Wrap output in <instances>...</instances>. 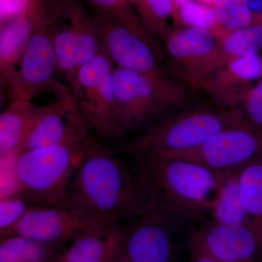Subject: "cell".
Returning a JSON list of instances; mask_svg holds the SVG:
<instances>
[{
    "instance_id": "obj_15",
    "label": "cell",
    "mask_w": 262,
    "mask_h": 262,
    "mask_svg": "<svg viewBox=\"0 0 262 262\" xmlns=\"http://www.w3.org/2000/svg\"><path fill=\"white\" fill-rule=\"evenodd\" d=\"M262 78V57L259 53L243 57L213 72L201 82L203 90L215 106L238 108L246 91Z\"/></svg>"
},
{
    "instance_id": "obj_12",
    "label": "cell",
    "mask_w": 262,
    "mask_h": 262,
    "mask_svg": "<svg viewBox=\"0 0 262 262\" xmlns=\"http://www.w3.org/2000/svg\"><path fill=\"white\" fill-rule=\"evenodd\" d=\"M178 222L147 207L131 228L126 229L122 249L126 261L171 262L174 227Z\"/></svg>"
},
{
    "instance_id": "obj_27",
    "label": "cell",
    "mask_w": 262,
    "mask_h": 262,
    "mask_svg": "<svg viewBox=\"0 0 262 262\" xmlns=\"http://www.w3.org/2000/svg\"><path fill=\"white\" fill-rule=\"evenodd\" d=\"M173 18L183 27L208 29L215 32L219 37L222 35L213 7L199 1L192 0L179 7L174 11Z\"/></svg>"
},
{
    "instance_id": "obj_25",
    "label": "cell",
    "mask_w": 262,
    "mask_h": 262,
    "mask_svg": "<svg viewBox=\"0 0 262 262\" xmlns=\"http://www.w3.org/2000/svg\"><path fill=\"white\" fill-rule=\"evenodd\" d=\"M46 256L42 243L22 236H7L0 245V262H43Z\"/></svg>"
},
{
    "instance_id": "obj_30",
    "label": "cell",
    "mask_w": 262,
    "mask_h": 262,
    "mask_svg": "<svg viewBox=\"0 0 262 262\" xmlns=\"http://www.w3.org/2000/svg\"><path fill=\"white\" fill-rule=\"evenodd\" d=\"M32 0H1V21L25 13Z\"/></svg>"
},
{
    "instance_id": "obj_4",
    "label": "cell",
    "mask_w": 262,
    "mask_h": 262,
    "mask_svg": "<svg viewBox=\"0 0 262 262\" xmlns=\"http://www.w3.org/2000/svg\"><path fill=\"white\" fill-rule=\"evenodd\" d=\"M244 120L238 108L184 106L150 125L122 148L135 158L177 154L194 149L219 131Z\"/></svg>"
},
{
    "instance_id": "obj_11",
    "label": "cell",
    "mask_w": 262,
    "mask_h": 262,
    "mask_svg": "<svg viewBox=\"0 0 262 262\" xmlns=\"http://www.w3.org/2000/svg\"><path fill=\"white\" fill-rule=\"evenodd\" d=\"M219 36L208 29L171 27L161 38L164 59L171 75L196 91L198 75L211 56Z\"/></svg>"
},
{
    "instance_id": "obj_13",
    "label": "cell",
    "mask_w": 262,
    "mask_h": 262,
    "mask_svg": "<svg viewBox=\"0 0 262 262\" xmlns=\"http://www.w3.org/2000/svg\"><path fill=\"white\" fill-rule=\"evenodd\" d=\"M91 133L67 88L45 105L20 152L81 139Z\"/></svg>"
},
{
    "instance_id": "obj_17",
    "label": "cell",
    "mask_w": 262,
    "mask_h": 262,
    "mask_svg": "<svg viewBox=\"0 0 262 262\" xmlns=\"http://www.w3.org/2000/svg\"><path fill=\"white\" fill-rule=\"evenodd\" d=\"M125 233L120 224L90 226L58 262H114L121 255Z\"/></svg>"
},
{
    "instance_id": "obj_7",
    "label": "cell",
    "mask_w": 262,
    "mask_h": 262,
    "mask_svg": "<svg viewBox=\"0 0 262 262\" xmlns=\"http://www.w3.org/2000/svg\"><path fill=\"white\" fill-rule=\"evenodd\" d=\"M114 68L113 62L102 50L67 80L79 113L100 140L118 139Z\"/></svg>"
},
{
    "instance_id": "obj_23",
    "label": "cell",
    "mask_w": 262,
    "mask_h": 262,
    "mask_svg": "<svg viewBox=\"0 0 262 262\" xmlns=\"http://www.w3.org/2000/svg\"><path fill=\"white\" fill-rule=\"evenodd\" d=\"M94 8L107 13L147 43L165 63L163 46L159 39L153 36L141 22L137 12L128 0H88Z\"/></svg>"
},
{
    "instance_id": "obj_14",
    "label": "cell",
    "mask_w": 262,
    "mask_h": 262,
    "mask_svg": "<svg viewBox=\"0 0 262 262\" xmlns=\"http://www.w3.org/2000/svg\"><path fill=\"white\" fill-rule=\"evenodd\" d=\"M190 244L218 262H261L259 239L250 225L207 221L193 231Z\"/></svg>"
},
{
    "instance_id": "obj_8",
    "label": "cell",
    "mask_w": 262,
    "mask_h": 262,
    "mask_svg": "<svg viewBox=\"0 0 262 262\" xmlns=\"http://www.w3.org/2000/svg\"><path fill=\"white\" fill-rule=\"evenodd\" d=\"M262 154V130L244 120L225 127L201 145L164 156L193 162L217 173L234 171Z\"/></svg>"
},
{
    "instance_id": "obj_33",
    "label": "cell",
    "mask_w": 262,
    "mask_h": 262,
    "mask_svg": "<svg viewBox=\"0 0 262 262\" xmlns=\"http://www.w3.org/2000/svg\"><path fill=\"white\" fill-rule=\"evenodd\" d=\"M173 1L174 4V11H175L179 7L185 4V3H188V2L192 1V0H173Z\"/></svg>"
},
{
    "instance_id": "obj_24",
    "label": "cell",
    "mask_w": 262,
    "mask_h": 262,
    "mask_svg": "<svg viewBox=\"0 0 262 262\" xmlns=\"http://www.w3.org/2000/svg\"><path fill=\"white\" fill-rule=\"evenodd\" d=\"M134 3L145 28L155 37L161 39L172 27L168 20L173 18V0H136Z\"/></svg>"
},
{
    "instance_id": "obj_34",
    "label": "cell",
    "mask_w": 262,
    "mask_h": 262,
    "mask_svg": "<svg viewBox=\"0 0 262 262\" xmlns=\"http://www.w3.org/2000/svg\"><path fill=\"white\" fill-rule=\"evenodd\" d=\"M200 3H203V4L208 5V6L213 7L214 4L215 0H198Z\"/></svg>"
},
{
    "instance_id": "obj_28",
    "label": "cell",
    "mask_w": 262,
    "mask_h": 262,
    "mask_svg": "<svg viewBox=\"0 0 262 262\" xmlns=\"http://www.w3.org/2000/svg\"><path fill=\"white\" fill-rule=\"evenodd\" d=\"M34 205L21 194L2 196L0 199V230L4 234L13 227Z\"/></svg>"
},
{
    "instance_id": "obj_3",
    "label": "cell",
    "mask_w": 262,
    "mask_h": 262,
    "mask_svg": "<svg viewBox=\"0 0 262 262\" xmlns=\"http://www.w3.org/2000/svg\"><path fill=\"white\" fill-rule=\"evenodd\" d=\"M113 88L118 139L144 130L184 107L191 88L170 73H143L115 67Z\"/></svg>"
},
{
    "instance_id": "obj_19",
    "label": "cell",
    "mask_w": 262,
    "mask_h": 262,
    "mask_svg": "<svg viewBox=\"0 0 262 262\" xmlns=\"http://www.w3.org/2000/svg\"><path fill=\"white\" fill-rule=\"evenodd\" d=\"M45 105L32 100L15 98L0 115V157L18 154Z\"/></svg>"
},
{
    "instance_id": "obj_29",
    "label": "cell",
    "mask_w": 262,
    "mask_h": 262,
    "mask_svg": "<svg viewBox=\"0 0 262 262\" xmlns=\"http://www.w3.org/2000/svg\"><path fill=\"white\" fill-rule=\"evenodd\" d=\"M239 108L248 122L262 130V78L248 89Z\"/></svg>"
},
{
    "instance_id": "obj_35",
    "label": "cell",
    "mask_w": 262,
    "mask_h": 262,
    "mask_svg": "<svg viewBox=\"0 0 262 262\" xmlns=\"http://www.w3.org/2000/svg\"><path fill=\"white\" fill-rule=\"evenodd\" d=\"M260 261L262 262V248L261 250V252H260Z\"/></svg>"
},
{
    "instance_id": "obj_5",
    "label": "cell",
    "mask_w": 262,
    "mask_h": 262,
    "mask_svg": "<svg viewBox=\"0 0 262 262\" xmlns=\"http://www.w3.org/2000/svg\"><path fill=\"white\" fill-rule=\"evenodd\" d=\"M89 135L17 154L19 192L37 206H67L69 189Z\"/></svg>"
},
{
    "instance_id": "obj_1",
    "label": "cell",
    "mask_w": 262,
    "mask_h": 262,
    "mask_svg": "<svg viewBox=\"0 0 262 262\" xmlns=\"http://www.w3.org/2000/svg\"><path fill=\"white\" fill-rule=\"evenodd\" d=\"M91 225L139 218L147 206L133 171L91 134L69 189L67 206Z\"/></svg>"
},
{
    "instance_id": "obj_21",
    "label": "cell",
    "mask_w": 262,
    "mask_h": 262,
    "mask_svg": "<svg viewBox=\"0 0 262 262\" xmlns=\"http://www.w3.org/2000/svg\"><path fill=\"white\" fill-rule=\"evenodd\" d=\"M241 199L262 248V154L236 170Z\"/></svg>"
},
{
    "instance_id": "obj_36",
    "label": "cell",
    "mask_w": 262,
    "mask_h": 262,
    "mask_svg": "<svg viewBox=\"0 0 262 262\" xmlns=\"http://www.w3.org/2000/svg\"><path fill=\"white\" fill-rule=\"evenodd\" d=\"M128 1L130 2V3H131V2H133V3H134V2L136 1V0H128Z\"/></svg>"
},
{
    "instance_id": "obj_9",
    "label": "cell",
    "mask_w": 262,
    "mask_h": 262,
    "mask_svg": "<svg viewBox=\"0 0 262 262\" xmlns=\"http://www.w3.org/2000/svg\"><path fill=\"white\" fill-rule=\"evenodd\" d=\"M57 72L67 77L102 51L91 13L82 0H67L54 36Z\"/></svg>"
},
{
    "instance_id": "obj_6",
    "label": "cell",
    "mask_w": 262,
    "mask_h": 262,
    "mask_svg": "<svg viewBox=\"0 0 262 262\" xmlns=\"http://www.w3.org/2000/svg\"><path fill=\"white\" fill-rule=\"evenodd\" d=\"M67 0H34L35 22L23 54L10 81L13 98L32 100L47 90L56 94L64 89L56 80L54 36Z\"/></svg>"
},
{
    "instance_id": "obj_2",
    "label": "cell",
    "mask_w": 262,
    "mask_h": 262,
    "mask_svg": "<svg viewBox=\"0 0 262 262\" xmlns=\"http://www.w3.org/2000/svg\"><path fill=\"white\" fill-rule=\"evenodd\" d=\"M133 173L148 208L179 222L210 215L225 174L164 155L136 157Z\"/></svg>"
},
{
    "instance_id": "obj_16",
    "label": "cell",
    "mask_w": 262,
    "mask_h": 262,
    "mask_svg": "<svg viewBox=\"0 0 262 262\" xmlns=\"http://www.w3.org/2000/svg\"><path fill=\"white\" fill-rule=\"evenodd\" d=\"M92 226L80 220L66 207H31L4 235H19L46 244L67 238Z\"/></svg>"
},
{
    "instance_id": "obj_22",
    "label": "cell",
    "mask_w": 262,
    "mask_h": 262,
    "mask_svg": "<svg viewBox=\"0 0 262 262\" xmlns=\"http://www.w3.org/2000/svg\"><path fill=\"white\" fill-rule=\"evenodd\" d=\"M210 215L211 220L222 225L251 226L239 194L236 170L224 174L220 194Z\"/></svg>"
},
{
    "instance_id": "obj_31",
    "label": "cell",
    "mask_w": 262,
    "mask_h": 262,
    "mask_svg": "<svg viewBox=\"0 0 262 262\" xmlns=\"http://www.w3.org/2000/svg\"><path fill=\"white\" fill-rule=\"evenodd\" d=\"M250 12L253 24L262 23V0H249Z\"/></svg>"
},
{
    "instance_id": "obj_26",
    "label": "cell",
    "mask_w": 262,
    "mask_h": 262,
    "mask_svg": "<svg viewBox=\"0 0 262 262\" xmlns=\"http://www.w3.org/2000/svg\"><path fill=\"white\" fill-rule=\"evenodd\" d=\"M249 0H215L213 5L222 35L253 24Z\"/></svg>"
},
{
    "instance_id": "obj_20",
    "label": "cell",
    "mask_w": 262,
    "mask_h": 262,
    "mask_svg": "<svg viewBox=\"0 0 262 262\" xmlns=\"http://www.w3.org/2000/svg\"><path fill=\"white\" fill-rule=\"evenodd\" d=\"M35 22V7L32 5L25 13L1 21L0 69L2 84L10 83L28 42Z\"/></svg>"
},
{
    "instance_id": "obj_10",
    "label": "cell",
    "mask_w": 262,
    "mask_h": 262,
    "mask_svg": "<svg viewBox=\"0 0 262 262\" xmlns=\"http://www.w3.org/2000/svg\"><path fill=\"white\" fill-rule=\"evenodd\" d=\"M90 13L102 50L115 67L143 73H169L154 50L125 26L96 8Z\"/></svg>"
},
{
    "instance_id": "obj_32",
    "label": "cell",
    "mask_w": 262,
    "mask_h": 262,
    "mask_svg": "<svg viewBox=\"0 0 262 262\" xmlns=\"http://www.w3.org/2000/svg\"><path fill=\"white\" fill-rule=\"evenodd\" d=\"M190 245L191 252H192V261L191 262H218L194 245L191 244Z\"/></svg>"
},
{
    "instance_id": "obj_18",
    "label": "cell",
    "mask_w": 262,
    "mask_h": 262,
    "mask_svg": "<svg viewBox=\"0 0 262 262\" xmlns=\"http://www.w3.org/2000/svg\"><path fill=\"white\" fill-rule=\"evenodd\" d=\"M262 49V23L226 33L219 37L211 56L198 75L196 90L213 72L243 57L256 54Z\"/></svg>"
}]
</instances>
